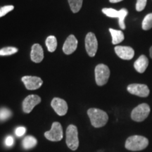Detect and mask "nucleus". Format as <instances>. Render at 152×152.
<instances>
[{"label": "nucleus", "instance_id": "6", "mask_svg": "<svg viewBox=\"0 0 152 152\" xmlns=\"http://www.w3.org/2000/svg\"><path fill=\"white\" fill-rule=\"evenodd\" d=\"M45 137L49 141L58 142L63 139V128L58 122L53 123L52 128L45 133Z\"/></svg>", "mask_w": 152, "mask_h": 152}, {"label": "nucleus", "instance_id": "19", "mask_svg": "<svg viewBox=\"0 0 152 152\" xmlns=\"http://www.w3.org/2000/svg\"><path fill=\"white\" fill-rule=\"evenodd\" d=\"M83 0H68L70 7L73 13H77L80 10Z\"/></svg>", "mask_w": 152, "mask_h": 152}, {"label": "nucleus", "instance_id": "29", "mask_svg": "<svg viewBox=\"0 0 152 152\" xmlns=\"http://www.w3.org/2000/svg\"><path fill=\"white\" fill-rule=\"evenodd\" d=\"M109 1L111 3H118V2H120V1H123V0H109Z\"/></svg>", "mask_w": 152, "mask_h": 152}, {"label": "nucleus", "instance_id": "26", "mask_svg": "<svg viewBox=\"0 0 152 152\" xmlns=\"http://www.w3.org/2000/svg\"><path fill=\"white\" fill-rule=\"evenodd\" d=\"M147 0H137L136 10L137 11H143L147 5Z\"/></svg>", "mask_w": 152, "mask_h": 152}, {"label": "nucleus", "instance_id": "16", "mask_svg": "<svg viewBox=\"0 0 152 152\" xmlns=\"http://www.w3.org/2000/svg\"><path fill=\"white\" fill-rule=\"evenodd\" d=\"M109 31L112 36V44H113V45H118V44L121 43V42L124 40V34H123L122 31L114 30L113 28H110Z\"/></svg>", "mask_w": 152, "mask_h": 152}, {"label": "nucleus", "instance_id": "7", "mask_svg": "<svg viewBox=\"0 0 152 152\" xmlns=\"http://www.w3.org/2000/svg\"><path fill=\"white\" fill-rule=\"evenodd\" d=\"M85 49L89 56L91 57L95 56L98 49V42L96 36L93 33H89L86 35Z\"/></svg>", "mask_w": 152, "mask_h": 152}, {"label": "nucleus", "instance_id": "13", "mask_svg": "<svg viewBox=\"0 0 152 152\" xmlns=\"http://www.w3.org/2000/svg\"><path fill=\"white\" fill-rule=\"evenodd\" d=\"M77 47V40L73 35L68 36L63 47V51L66 54H71L76 50Z\"/></svg>", "mask_w": 152, "mask_h": 152}, {"label": "nucleus", "instance_id": "21", "mask_svg": "<svg viewBox=\"0 0 152 152\" xmlns=\"http://www.w3.org/2000/svg\"><path fill=\"white\" fill-rule=\"evenodd\" d=\"M102 12L106 16L110 18H118L120 17V11H116L115 9L112 8H104L102 9Z\"/></svg>", "mask_w": 152, "mask_h": 152}, {"label": "nucleus", "instance_id": "22", "mask_svg": "<svg viewBox=\"0 0 152 152\" xmlns=\"http://www.w3.org/2000/svg\"><path fill=\"white\" fill-rule=\"evenodd\" d=\"M120 17H119V26L121 27V29L124 30L125 29V18L127 16V15L128 14V11L127 9H122L120 10Z\"/></svg>", "mask_w": 152, "mask_h": 152}, {"label": "nucleus", "instance_id": "4", "mask_svg": "<svg viewBox=\"0 0 152 152\" xmlns=\"http://www.w3.org/2000/svg\"><path fill=\"white\" fill-rule=\"evenodd\" d=\"M110 76V70L104 64H99L95 68V80L99 86H103L107 83Z\"/></svg>", "mask_w": 152, "mask_h": 152}, {"label": "nucleus", "instance_id": "20", "mask_svg": "<svg viewBox=\"0 0 152 152\" xmlns=\"http://www.w3.org/2000/svg\"><path fill=\"white\" fill-rule=\"evenodd\" d=\"M142 29L144 30H150L152 28V13L147 14L144 17L142 24Z\"/></svg>", "mask_w": 152, "mask_h": 152}, {"label": "nucleus", "instance_id": "5", "mask_svg": "<svg viewBox=\"0 0 152 152\" xmlns=\"http://www.w3.org/2000/svg\"><path fill=\"white\" fill-rule=\"evenodd\" d=\"M149 113V106L147 104H141L132 110L131 118L136 122H142L148 117Z\"/></svg>", "mask_w": 152, "mask_h": 152}, {"label": "nucleus", "instance_id": "1", "mask_svg": "<svg viewBox=\"0 0 152 152\" xmlns=\"http://www.w3.org/2000/svg\"><path fill=\"white\" fill-rule=\"evenodd\" d=\"M88 116L90 117L91 124L94 128H102L108 122L109 116L105 111L99 109H90L87 111Z\"/></svg>", "mask_w": 152, "mask_h": 152}, {"label": "nucleus", "instance_id": "11", "mask_svg": "<svg viewBox=\"0 0 152 152\" xmlns=\"http://www.w3.org/2000/svg\"><path fill=\"white\" fill-rule=\"evenodd\" d=\"M51 106L55 112L60 116L66 115L68 111V104L65 100L60 98H54L52 101Z\"/></svg>", "mask_w": 152, "mask_h": 152}, {"label": "nucleus", "instance_id": "15", "mask_svg": "<svg viewBox=\"0 0 152 152\" xmlns=\"http://www.w3.org/2000/svg\"><path fill=\"white\" fill-rule=\"evenodd\" d=\"M149 65V60L144 55H141L134 64V68L138 73H143Z\"/></svg>", "mask_w": 152, "mask_h": 152}, {"label": "nucleus", "instance_id": "23", "mask_svg": "<svg viewBox=\"0 0 152 152\" xmlns=\"http://www.w3.org/2000/svg\"><path fill=\"white\" fill-rule=\"evenodd\" d=\"M18 52V49L16 47H8L0 49V56H9L12 55Z\"/></svg>", "mask_w": 152, "mask_h": 152}, {"label": "nucleus", "instance_id": "24", "mask_svg": "<svg viewBox=\"0 0 152 152\" xmlns=\"http://www.w3.org/2000/svg\"><path fill=\"white\" fill-rule=\"evenodd\" d=\"M11 116V111L7 108L0 109V121H4Z\"/></svg>", "mask_w": 152, "mask_h": 152}, {"label": "nucleus", "instance_id": "30", "mask_svg": "<svg viewBox=\"0 0 152 152\" xmlns=\"http://www.w3.org/2000/svg\"><path fill=\"white\" fill-rule=\"evenodd\" d=\"M149 52H150V56H151V58H152V47H151V48H150Z\"/></svg>", "mask_w": 152, "mask_h": 152}, {"label": "nucleus", "instance_id": "12", "mask_svg": "<svg viewBox=\"0 0 152 152\" xmlns=\"http://www.w3.org/2000/svg\"><path fill=\"white\" fill-rule=\"evenodd\" d=\"M115 52L120 58L123 60H130L134 57V51L132 47L127 46H116Z\"/></svg>", "mask_w": 152, "mask_h": 152}, {"label": "nucleus", "instance_id": "18", "mask_svg": "<svg viewBox=\"0 0 152 152\" xmlns=\"http://www.w3.org/2000/svg\"><path fill=\"white\" fill-rule=\"evenodd\" d=\"M37 140L33 136H27L23 140V147L24 149H29L35 147L37 144Z\"/></svg>", "mask_w": 152, "mask_h": 152}, {"label": "nucleus", "instance_id": "14", "mask_svg": "<svg viewBox=\"0 0 152 152\" xmlns=\"http://www.w3.org/2000/svg\"><path fill=\"white\" fill-rule=\"evenodd\" d=\"M31 60L35 63H40L44 58V51L42 47L39 44L33 45L30 53Z\"/></svg>", "mask_w": 152, "mask_h": 152}, {"label": "nucleus", "instance_id": "8", "mask_svg": "<svg viewBox=\"0 0 152 152\" xmlns=\"http://www.w3.org/2000/svg\"><path fill=\"white\" fill-rule=\"evenodd\" d=\"M127 90L130 94L140 97H147L149 94V89L147 85L144 84H131L128 85Z\"/></svg>", "mask_w": 152, "mask_h": 152}, {"label": "nucleus", "instance_id": "25", "mask_svg": "<svg viewBox=\"0 0 152 152\" xmlns=\"http://www.w3.org/2000/svg\"><path fill=\"white\" fill-rule=\"evenodd\" d=\"M14 9V6L9 5V6H4V7H1L0 8V17H2L5 16L6 14H8L9 12H10Z\"/></svg>", "mask_w": 152, "mask_h": 152}, {"label": "nucleus", "instance_id": "9", "mask_svg": "<svg viewBox=\"0 0 152 152\" xmlns=\"http://www.w3.org/2000/svg\"><path fill=\"white\" fill-rule=\"evenodd\" d=\"M21 80L28 90H37L43 84L42 80L36 76H23Z\"/></svg>", "mask_w": 152, "mask_h": 152}, {"label": "nucleus", "instance_id": "3", "mask_svg": "<svg viewBox=\"0 0 152 152\" xmlns=\"http://www.w3.org/2000/svg\"><path fill=\"white\" fill-rule=\"evenodd\" d=\"M66 144L70 149L75 151L78 148V132L75 125H70L66 129Z\"/></svg>", "mask_w": 152, "mask_h": 152}, {"label": "nucleus", "instance_id": "17", "mask_svg": "<svg viewBox=\"0 0 152 152\" xmlns=\"http://www.w3.org/2000/svg\"><path fill=\"white\" fill-rule=\"evenodd\" d=\"M45 44H46V46L49 52H54L57 47V40L56 37L53 35L49 36L47 38Z\"/></svg>", "mask_w": 152, "mask_h": 152}, {"label": "nucleus", "instance_id": "27", "mask_svg": "<svg viewBox=\"0 0 152 152\" xmlns=\"http://www.w3.org/2000/svg\"><path fill=\"white\" fill-rule=\"evenodd\" d=\"M26 132V129L24 127H18L15 130V133L17 137H22Z\"/></svg>", "mask_w": 152, "mask_h": 152}, {"label": "nucleus", "instance_id": "28", "mask_svg": "<svg viewBox=\"0 0 152 152\" xmlns=\"http://www.w3.org/2000/svg\"><path fill=\"white\" fill-rule=\"evenodd\" d=\"M4 144L7 147H9L13 146V144H14V138H13V137L7 136V137L5 138Z\"/></svg>", "mask_w": 152, "mask_h": 152}, {"label": "nucleus", "instance_id": "10", "mask_svg": "<svg viewBox=\"0 0 152 152\" xmlns=\"http://www.w3.org/2000/svg\"><path fill=\"white\" fill-rule=\"evenodd\" d=\"M40 102L41 98L38 95H29L23 102V110L25 113H29L33 111L34 107Z\"/></svg>", "mask_w": 152, "mask_h": 152}, {"label": "nucleus", "instance_id": "2", "mask_svg": "<svg viewBox=\"0 0 152 152\" xmlns=\"http://www.w3.org/2000/svg\"><path fill=\"white\" fill-rule=\"evenodd\" d=\"M148 144H149V140L147 138L143 136L134 135L127 139L125 147L130 151H137L146 149Z\"/></svg>", "mask_w": 152, "mask_h": 152}]
</instances>
